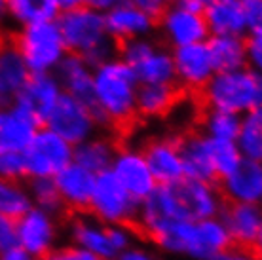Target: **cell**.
Instances as JSON below:
<instances>
[{
    "instance_id": "obj_1",
    "label": "cell",
    "mask_w": 262,
    "mask_h": 260,
    "mask_svg": "<svg viewBox=\"0 0 262 260\" xmlns=\"http://www.w3.org/2000/svg\"><path fill=\"white\" fill-rule=\"evenodd\" d=\"M223 207L224 198L215 182L184 177L175 184H158L154 192L139 203L135 224L148 237L173 222L219 216Z\"/></svg>"
},
{
    "instance_id": "obj_2",
    "label": "cell",
    "mask_w": 262,
    "mask_h": 260,
    "mask_svg": "<svg viewBox=\"0 0 262 260\" xmlns=\"http://www.w3.org/2000/svg\"><path fill=\"white\" fill-rule=\"evenodd\" d=\"M139 82L120 57L93 69L92 106L101 129H125L137 120Z\"/></svg>"
},
{
    "instance_id": "obj_3",
    "label": "cell",
    "mask_w": 262,
    "mask_h": 260,
    "mask_svg": "<svg viewBox=\"0 0 262 260\" xmlns=\"http://www.w3.org/2000/svg\"><path fill=\"white\" fill-rule=\"evenodd\" d=\"M148 240L162 254L181 260H224L232 249L221 216L173 222L148 235Z\"/></svg>"
},
{
    "instance_id": "obj_4",
    "label": "cell",
    "mask_w": 262,
    "mask_h": 260,
    "mask_svg": "<svg viewBox=\"0 0 262 260\" xmlns=\"http://www.w3.org/2000/svg\"><path fill=\"white\" fill-rule=\"evenodd\" d=\"M55 23L67 52L82 57L93 69L118 57V42H114L106 31L105 13L93 6L61 12Z\"/></svg>"
},
{
    "instance_id": "obj_5",
    "label": "cell",
    "mask_w": 262,
    "mask_h": 260,
    "mask_svg": "<svg viewBox=\"0 0 262 260\" xmlns=\"http://www.w3.org/2000/svg\"><path fill=\"white\" fill-rule=\"evenodd\" d=\"M198 97L203 109L230 112L236 116H245L258 111L262 104V78L260 72L249 67L228 72H215Z\"/></svg>"
},
{
    "instance_id": "obj_6",
    "label": "cell",
    "mask_w": 262,
    "mask_h": 260,
    "mask_svg": "<svg viewBox=\"0 0 262 260\" xmlns=\"http://www.w3.org/2000/svg\"><path fill=\"white\" fill-rule=\"evenodd\" d=\"M133 226L118 224L108 226L95 221L88 213H80L69 222V241L71 245L93 254L99 260H116L137 243Z\"/></svg>"
},
{
    "instance_id": "obj_7",
    "label": "cell",
    "mask_w": 262,
    "mask_h": 260,
    "mask_svg": "<svg viewBox=\"0 0 262 260\" xmlns=\"http://www.w3.org/2000/svg\"><path fill=\"white\" fill-rule=\"evenodd\" d=\"M10 38L31 74H53L69 53L55 21L13 29Z\"/></svg>"
},
{
    "instance_id": "obj_8",
    "label": "cell",
    "mask_w": 262,
    "mask_h": 260,
    "mask_svg": "<svg viewBox=\"0 0 262 260\" xmlns=\"http://www.w3.org/2000/svg\"><path fill=\"white\" fill-rule=\"evenodd\" d=\"M118 57L129 67L141 85L175 84L171 50L156 36H144L118 44Z\"/></svg>"
},
{
    "instance_id": "obj_9",
    "label": "cell",
    "mask_w": 262,
    "mask_h": 260,
    "mask_svg": "<svg viewBox=\"0 0 262 260\" xmlns=\"http://www.w3.org/2000/svg\"><path fill=\"white\" fill-rule=\"evenodd\" d=\"M137 213L139 202H135L127 194V190L116 181L111 169L95 175L88 215L108 226H118V224L131 226L137 221Z\"/></svg>"
},
{
    "instance_id": "obj_10",
    "label": "cell",
    "mask_w": 262,
    "mask_h": 260,
    "mask_svg": "<svg viewBox=\"0 0 262 260\" xmlns=\"http://www.w3.org/2000/svg\"><path fill=\"white\" fill-rule=\"evenodd\" d=\"M15 226V247L33 256L34 260L44 258L46 254L59 247L61 222L59 215L31 207L25 215L13 222Z\"/></svg>"
},
{
    "instance_id": "obj_11",
    "label": "cell",
    "mask_w": 262,
    "mask_h": 260,
    "mask_svg": "<svg viewBox=\"0 0 262 260\" xmlns=\"http://www.w3.org/2000/svg\"><path fill=\"white\" fill-rule=\"evenodd\" d=\"M74 146L48 127L40 125L31 143L23 150L27 179H53L72 162Z\"/></svg>"
},
{
    "instance_id": "obj_12",
    "label": "cell",
    "mask_w": 262,
    "mask_h": 260,
    "mask_svg": "<svg viewBox=\"0 0 262 260\" xmlns=\"http://www.w3.org/2000/svg\"><path fill=\"white\" fill-rule=\"evenodd\" d=\"M44 127L59 135L71 146H78L80 143H84L101 131L92 106L67 93H63L57 104L53 106V111L44 122Z\"/></svg>"
},
{
    "instance_id": "obj_13",
    "label": "cell",
    "mask_w": 262,
    "mask_h": 260,
    "mask_svg": "<svg viewBox=\"0 0 262 260\" xmlns=\"http://www.w3.org/2000/svg\"><path fill=\"white\" fill-rule=\"evenodd\" d=\"M156 34V38L169 50L209 40V31L203 19V13L194 12L190 8L183 6L181 2L169 4L158 15Z\"/></svg>"
},
{
    "instance_id": "obj_14",
    "label": "cell",
    "mask_w": 262,
    "mask_h": 260,
    "mask_svg": "<svg viewBox=\"0 0 262 260\" xmlns=\"http://www.w3.org/2000/svg\"><path fill=\"white\" fill-rule=\"evenodd\" d=\"M111 173L139 203L146 200L158 186L144 160L143 150L135 144H118L111 163Z\"/></svg>"
},
{
    "instance_id": "obj_15",
    "label": "cell",
    "mask_w": 262,
    "mask_h": 260,
    "mask_svg": "<svg viewBox=\"0 0 262 260\" xmlns=\"http://www.w3.org/2000/svg\"><path fill=\"white\" fill-rule=\"evenodd\" d=\"M173 69H175V85L179 91L200 93L215 76V67L211 61V53L207 42L183 46L171 50Z\"/></svg>"
},
{
    "instance_id": "obj_16",
    "label": "cell",
    "mask_w": 262,
    "mask_h": 260,
    "mask_svg": "<svg viewBox=\"0 0 262 260\" xmlns=\"http://www.w3.org/2000/svg\"><path fill=\"white\" fill-rule=\"evenodd\" d=\"M230 243L236 249L258 251L262 245V211L260 205L251 203H228L221 211Z\"/></svg>"
},
{
    "instance_id": "obj_17",
    "label": "cell",
    "mask_w": 262,
    "mask_h": 260,
    "mask_svg": "<svg viewBox=\"0 0 262 260\" xmlns=\"http://www.w3.org/2000/svg\"><path fill=\"white\" fill-rule=\"evenodd\" d=\"M105 25L118 44L144 36H156V17L139 8L133 0L120 2L105 12Z\"/></svg>"
},
{
    "instance_id": "obj_18",
    "label": "cell",
    "mask_w": 262,
    "mask_h": 260,
    "mask_svg": "<svg viewBox=\"0 0 262 260\" xmlns=\"http://www.w3.org/2000/svg\"><path fill=\"white\" fill-rule=\"evenodd\" d=\"M61 95L63 90L55 74H31L12 104L33 118L38 125H44Z\"/></svg>"
},
{
    "instance_id": "obj_19",
    "label": "cell",
    "mask_w": 262,
    "mask_h": 260,
    "mask_svg": "<svg viewBox=\"0 0 262 260\" xmlns=\"http://www.w3.org/2000/svg\"><path fill=\"white\" fill-rule=\"evenodd\" d=\"M156 184H175L184 179L179 137L158 135L141 146Z\"/></svg>"
},
{
    "instance_id": "obj_20",
    "label": "cell",
    "mask_w": 262,
    "mask_h": 260,
    "mask_svg": "<svg viewBox=\"0 0 262 260\" xmlns=\"http://www.w3.org/2000/svg\"><path fill=\"white\" fill-rule=\"evenodd\" d=\"M53 182L59 194L63 211H72L76 215L88 211L93 192V182H95L93 173L84 169L78 163L71 162L65 169H61L53 177Z\"/></svg>"
},
{
    "instance_id": "obj_21",
    "label": "cell",
    "mask_w": 262,
    "mask_h": 260,
    "mask_svg": "<svg viewBox=\"0 0 262 260\" xmlns=\"http://www.w3.org/2000/svg\"><path fill=\"white\" fill-rule=\"evenodd\" d=\"M221 194L228 203H251L260 205L262 202V165L260 162L243 160L228 177L221 181Z\"/></svg>"
},
{
    "instance_id": "obj_22",
    "label": "cell",
    "mask_w": 262,
    "mask_h": 260,
    "mask_svg": "<svg viewBox=\"0 0 262 260\" xmlns=\"http://www.w3.org/2000/svg\"><path fill=\"white\" fill-rule=\"evenodd\" d=\"M40 125L15 104L0 106V154L19 152L29 146Z\"/></svg>"
},
{
    "instance_id": "obj_23",
    "label": "cell",
    "mask_w": 262,
    "mask_h": 260,
    "mask_svg": "<svg viewBox=\"0 0 262 260\" xmlns=\"http://www.w3.org/2000/svg\"><path fill=\"white\" fill-rule=\"evenodd\" d=\"M31 72L10 36H0V103L12 104Z\"/></svg>"
},
{
    "instance_id": "obj_24",
    "label": "cell",
    "mask_w": 262,
    "mask_h": 260,
    "mask_svg": "<svg viewBox=\"0 0 262 260\" xmlns=\"http://www.w3.org/2000/svg\"><path fill=\"white\" fill-rule=\"evenodd\" d=\"M179 148L183 158V169L186 179L205 182H216L211 163V141L200 131L179 137Z\"/></svg>"
},
{
    "instance_id": "obj_25",
    "label": "cell",
    "mask_w": 262,
    "mask_h": 260,
    "mask_svg": "<svg viewBox=\"0 0 262 260\" xmlns=\"http://www.w3.org/2000/svg\"><path fill=\"white\" fill-rule=\"evenodd\" d=\"M209 36H245L242 0H213L203 12Z\"/></svg>"
},
{
    "instance_id": "obj_26",
    "label": "cell",
    "mask_w": 262,
    "mask_h": 260,
    "mask_svg": "<svg viewBox=\"0 0 262 260\" xmlns=\"http://www.w3.org/2000/svg\"><path fill=\"white\" fill-rule=\"evenodd\" d=\"M53 74L59 82L63 93L90 104V101H92L93 67L88 65L84 59L78 57V55H72V53H67V57L61 61V65L57 67V71Z\"/></svg>"
},
{
    "instance_id": "obj_27",
    "label": "cell",
    "mask_w": 262,
    "mask_h": 260,
    "mask_svg": "<svg viewBox=\"0 0 262 260\" xmlns=\"http://www.w3.org/2000/svg\"><path fill=\"white\" fill-rule=\"evenodd\" d=\"M181 91L175 84L139 85L137 91V118L160 120L177 109Z\"/></svg>"
},
{
    "instance_id": "obj_28",
    "label": "cell",
    "mask_w": 262,
    "mask_h": 260,
    "mask_svg": "<svg viewBox=\"0 0 262 260\" xmlns=\"http://www.w3.org/2000/svg\"><path fill=\"white\" fill-rule=\"evenodd\" d=\"M118 144L111 135H106L103 131H99L97 135L90 137L88 141L74 146L72 162L82 165L93 175H99L103 171L111 169V163L114 160Z\"/></svg>"
},
{
    "instance_id": "obj_29",
    "label": "cell",
    "mask_w": 262,
    "mask_h": 260,
    "mask_svg": "<svg viewBox=\"0 0 262 260\" xmlns=\"http://www.w3.org/2000/svg\"><path fill=\"white\" fill-rule=\"evenodd\" d=\"M59 13L57 0H8V25L13 29L57 21Z\"/></svg>"
},
{
    "instance_id": "obj_30",
    "label": "cell",
    "mask_w": 262,
    "mask_h": 260,
    "mask_svg": "<svg viewBox=\"0 0 262 260\" xmlns=\"http://www.w3.org/2000/svg\"><path fill=\"white\" fill-rule=\"evenodd\" d=\"M207 48L216 72L245 69V36H209Z\"/></svg>"
},
{
    "instance_id": "obj_31",
    "label": "cell",
    "mask_w": 262,
    "mask_h": 260,
    "mask_svg": "<svg viewBox=\"0 0 262 260\" xmlns=\"http://www.w3.org/2000/svg\"><path fill=\"white\" fill-rule=\"evenodd\" d=\"M236 146L243 160L260 162L262 160V109L242 116L236 137Z\"/></svg>"
},
{
    "instance_id": "obj_32",
    "label": "cell",
    "mask_w": 262,
    "mask_h": 260,
    "mask_svg": "<svg viewBox=\"0 0 262 260\" xmlns=\"http://www.w3.org/2000/svg\"><path fill=\"white\" fill-rule=\"evenodd\" d=\"M242 116L230 114V112L215 111V109H203L200 116V133L211 141H226L234 143L239 129Z\"/></svg>"
},
{
    "instance_id": "obj_33",
    "label": "cell",
    "mask_w": 262,
    "mask_h": 260,
    "mask_svg": "<svg viewBox=\"0 0 262 260\" xmlns=\"http://www.w3.org/2000/svg\"><path fill=\"white\" fill-rule=\"evenodd\" d=\"M33 207L29 186L23 181L0 179V216L15 222Z\"/></svg>"
},
{
    "instance_id": "obj_34",
    "label": "cell",
    "mask_w": 262,
    "mask_h": 260,
    "mask_svg": "<svg viewBox=\"0 0 262 260\" xmlns=\"http://www.w3.org/2000/svg\"><path fill=\"white\" fill-rule=\"evenodd\" d=\"M242 162L243 158L239 154V150H237L236 143L211 141V163H213L216 181H223L224 177H228Z\"/></svg>"
},
{
    "instance_id": "obj_35",
    "label": "cell",
    "mask_w": 262,
    "mask_h": 260,
    "mask_svg": "<svg viewBox=\"0 0 262 260\" xmlns=\"http://www.w3.org/2000/svg\"><path fill=\"white\" fill-rule=\"evenodd\" d=\"M27 186H29V194L33 200V207L44 209V211L55 213V215H59L63 211L53 179H33Z\"/></svg>"
},
{
    "instance_id": "obj_36",
    "label": "cell",
    "mask_w": 262,
    "mask_h": 260,
    "mask_svg": "<svg viewBox=\"0 0 262 260\" xmlns=\"http://www.w3.org/2000/svg\"><path fill=\"white\" fill-rule=\"evenodd\" d=\"M0 179H6V181H25L27 169L23 154H19V152L0 154Z\"/></svg>"
},
{
    "instance_id": "obj_37",
    "label": "cell",
    "mask_w": 262,
    "mask_h": 260,
    "mask_svg": "<svg viewBox=\"0 0 262 260\" xmlns=\"http://www.w3.org/2000/svg\"><path fill=\"white\" fill-rule=\"evenodd\" d=\"M245 61L247 67L260 72L262 69V31L245 34Z\"/></svg>"
},
{
    "instance_id": "obj_38",
    "label": "cell",
    "mask_w": 262,
    "mask_h": 260,
    "mask_svg": "<svg viewBox=\"0 0 262 260\" xmlns=\"http://www.w3.org/2000/svg\"><path fill=\"white\" fill-rule=\"evenodd\" d=\"M242 12L247 34L262 31V0H242Z\"/></svg>"
},
{
    "instance_id": "obj_39",
    "label": "cell",
    "mask_w": 262,
    "mask_h": 260,
    "mask_svg": "<svg viewBox=\"0 0 262 260\" xmlns=\"http://www.w3.org/2000/svg\"><path fill=\"white\" fill-rule=\"evenodd\" d=\"M40 260H99L93 254L85 253L82 249L74 247V245H65V247H57L55 251H52L50 254H46L44 258Z\"/></svg>"
},
{
    "instance_id": "obj_40",
    "label": "cell",
    "mask_w": 262,
    "mask_h": 260,
    "mask_svg": "<svg viewBox=\"0 0 262 260\" xmlns=\"http://www.w3.org/2000/svg\"><path fill=\"white\" fill-rule=\"evenodd\" d=\"M120 260H169L165 254H162L160 251H154V249L146 247V245H133L125 251Z\"/></svg>"
},
{
    "instance_id": "obj_41",
    "label": "cell",
    "mask_w": 262,
    "mask_h": 260,
    "mask_svg": "<svg viewBox=\"0 0 262 260\" xmlns=\"http://www.w3.org/2000/svg\"><path fill=\"white\" fill-rule=\"evenodd\" d=\"M15 247V226L12 221L0 216V253Z\"/></svg>"
},
{
    "instance_id": "obj_42",
    "label": "cell",
    "mask_w": 262,
    "mask_h": 260,
    "mask_svg": "<svg viewBox=\"0 0 262 260\" xmlns=\"http://www.w3.org/2000/svg\"><path fill=\"white\" fill-rule=\"evenodd\" d=\"M139 8H143L144 12H148L150 15L158 17L160 13L164 12L165 8L173 4V2H177V0H133Z\"/></svg>"
},
{
    "instance_id": "obj_43",
    "label": "cell",
    "mask_w": 262,
    "mask_h": 260,
    "mask_svg": "<svg viewBox=\"0 0 262 260\" xmlns=\"http://www.w3.org/2000/svg\"><path fill=\"white\" fill-rule=\"evenodd\" d=\"M224 260H260V254H258V251L232 247L230 249V253L224 256Z\"/></svg>"
},
{
    "instance_id": "obj_44",
    "label": "cell",
    "mask_w": 262,
    "mask_h": 260,
    "mask_svg": "<svg viewBox=\"0 0 262 260\" xmlns=\"http://www.w3.org/2000/svg\"><path fill=\"white\" fill-rule=\"evenodd\" d=\"M57 6H59L61 12H71L76 8L92 6V0H57Z\"/></svg>"
},
{
    "instance_id": "obj_45",
    "label": "cell",
    "mask_w": 262,
    "mask_h": 260,
    "mask_svg": "<svg viewBox=\"0 0 262 260\" xmlns=\"http://www.w3.org/2000/svg\"><path fill=\"white\" fill-rule=\"evenodd\" d=\"M0 260H34V258L33 256H29L27 253H23L21 249L12 247V249H6V251L0 253Z\"/></svg>"
},
{
    "instance_id": "obj_46",
    "label": "cell",
    "mask_w": 262,
    "mask_h": 260,
    "mask_svg": "<svg viewBox=\"0 0 262 260\" xmlns=\"http://www.w3.org/2000/svg\"><path fill=\"white\" fill-rule=\"evenodd\" d=\"M177 2H181L183 6L190 8V10H194V12H205V8L209 6L213 0H177Z\"/></svg>"
},
{
    "instance_id": "obj_47",
    "label": "cell",
    "mask_w": 262,
    "mask_h": 260,
    "mask_svg": "<svg viewBox=\"0 0 262 260\" xmlns=\"http://www.w3.org/2000/svg\"><path fill=\"white\" fill-rule=\"evenodd\" d=\"M120 2H127V0H92V6L99 12L105 13L106 10H111L112 6H116Z\"/></svg>"
},
{
    "instance_id": "obj_48",
    "label": "cell",
    "mask_w": 262,
    "mask_h": 260,
    "mask_svg": "<svg viewBox=\"0 0 262 260\" xmlns=\"http://www.w3.org/2000/svg\"><path fill=\"white\" fill-rule=\"evenodd\" d=\"M8 27V0H0V31Z\"/></svg>"
},
{
    "instance_id": "obj_49",
    "label": "cell",
    "mask_w": 262,
    "mask_h": 260,
    "mask_svg": "<svg viewBox=\"0 0 262 260\" xmlns=\"http://www.w3.org/2000/svg\"><path fill=\"white\" fill-rule=\"evenodd\" d=\"M0 106H2V103H0Z\"/></svg>"
},
{
    "instance_id": "obj_50",
    "label": "cell",
    "mask_w": 262,
    "mask_h": 260,
    "mask_svg": "<svg viewBox=\"0 0 262 260\" xmlns=\"http://www.w3.org/2000/svg\"><path fill=\"white\" fill-rule=\"evenodd\" d=\"M116 260H120V258H116Z\"/></svg>"
}]
</instances>
